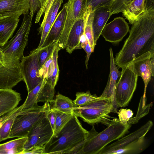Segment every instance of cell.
I'll use <instances>...</instances> for the list:
<instances>
[{"mask_svg": "<svg viewBox=\"0 0 154 154\" xmlns=\"http://www.w3.org/2000/svg\"><path fill=\"white\" fill-rule=\"evenodd\" d=\"M49 103L47 102L42 106L21 110V114L14 121L9 138L27 137L35 123L45 114Z\"/></svg>", "mask_w": 154, "mask_h": 154, "instance_id": "52a82bcc", "label": "cell"}, {"mask_svg": "<svg viewBox=\"0 0 154 154\" xmlns=\"http://www.w3.org/2000/svg\"><path fill=\"white\" fill-rule=\"evenodd\" d=\"M85 16V14L84 16L75 22L69 34L65 48L70 54L75 49H80V39L84 32Z\"/></svg>", "mask_w": 154, "mask_h": 154, "instance_id": "ac0fdd59", "label": "cell"}, {"mask_svg": "<svg viewBox=\"0 0 154 154\" xmlns=\"http://www.w3.org/2000/svg\"><path fill=\"white\" fill-rule=\"evenodd\" d=\"M126 66L143 79L144 84L142 96V107H143L146 105L147 87L152 76H154V57H151V53L146 52L136 58Z\"/></svg>", "mask_w": 154, "mask_h": 154, "instance_id": "8fae6325", "label": "cell"}, {"mask_svg": "<svg viewBox=\"0 0 154 154\" xmlns=\"http://www.w3.org/2000/svg\"><path fill=\"white\" fill-rule=\"evenodd\" d=\"M80 45L81 48H83L86 53L85 64L86 69H87L88 61L91 54L92 52V50L87 39L82 41Z\"/></svg>", "mask_w": 154, "mask_h": 154, "instance_id": "b9f144b4", "label": "cell"}, {"mask_svg": "<svg viewBox=\"0 0 154 154\" xmlns=\"http://www.w3.org/2000/svg\"><path fill=\"white\" fill-rule=\"evenodd\" d=\"M85 14L84 33L88 42L90 46L92 52H94L95 44L94 38L93 21L94 11H91L88 7Z\"/></svg>", "mask_w": 154, "mask_h": 154, "instance_id": "d4e9b609", "label": "cell"}, {"mask_svg": "<svg viewBox=\"0 0 154 154\" xmlns=\"http://www.w3.org/2000/svg\"><path fill=\"white\" fill-rule=\"evenodd\" d=\"M114 0H87V7H89L91 11L102 7L110 6Z\"/></svg>", "mask_w": 154, "mask_h": 154, "instance_id": "8d00e7d4", "label": "cell"}, {"mask_svg": "<svg viewBox=\"0 0 154 154\" xmlns=\"http://www.w3.org/2000/svg\"><path fill=\"white\" fill-rule=\"evenodd\" d=\"M58 41L41 48L38 58V67L40 69L52 54Z\"/></svg>", "mask_w": 154, "mask_h": 154, "instance_id": "1f68e13d", "label": "cell"}, {"mask_svg": "<svg viewBox=\"0 0 154 154\" xmlns=\"http://www.w3.org/2000/svg\"><path fill=\"white\" fill-rule=\"evenodd\" d=\"M153 124L149 120L134 132L117 140L104 148L98 154H138L146 148L145 137Z\"/></svg>", "mask_w": 154, "mask_h": 154, "instance_id": "5b68a950", "label": "cell"}, {"mask_svg": "<svg viewBox=\"0 0 154 154\" xmlns=\"http://www.w3.org/2000/svg\"><path fill=\"white\" fill-rule=\"evenodd\" d=\"M22 80L20 67L6 66L0 60V88L12 89Z\"/></svg>", "mask_w": 154, "mask_h": 154, "instance_id": "2e32d148", "label": "cell"}, {"mask_svg": "<svg viewBox=\"0 0 154 154\" xmlns=\"http://www.w3.org/2000/svg\"><path fill=\"white\" fill-rule=\"evenodd\" d=\"M53 134V131L46 112L44 116L34 125L27 136V140L23 151L35 146L45 145L50 140Z\"/></svg>", "mask_w": 154, "mask_h": 154, "instance_id": "7c38bea8", "label": "cell"}, {"mask_svg": "<svg viewBox=\"0 0 154 154\" xmlns=\"http://www.w3.org/2000/svg\"><path fill=\"white\" fill-rule=\"evenodd\" d=\"M145 0H134L122 12L123 15L131 24L145 11Z\"/></svg>", "mask_w": 154, "mask_h": 154, "instance_id": "7402d4cb", "label": "cell"}, {"mask_svg": "<svg viewBox=\"0 0 154 154\" xmlns=\"http://www.w3.org/2000/svg\"><path fill=\"white\" fill-rule=\"evenodd\" d=\"M110 6L100 8L94 11L93 29L94 40L96 45L105 26L111 16Z\"/></svg>", "mask_w": 154, "mask_h": 154, "instance_id": "d6986e66", "label": "cell"}, {"mask_svg": "<svg viewBox=\"0 0 154 154\" xmlns=\"http://www.w3.org/2000/svg\"><path fill=\"white\" fill-rule=\"evenodd\" d=\"M20 107V106L18 107H17L12 111L3 115L0 118V124L11 117L17 111L18 109Z\"/></svg>", "mask_w": 154, "mask_h": 154, "instance_id": "f6af8a7d", "label": "cell"}, {"mask_svg": "<svg viewBox=\"0 0 154 154\" xmlns=\"http://www.w3.org/2000/svg\"><path fill=\"white\" fill-rule=\"evenodd\" d=\"M113 106L110 97H101L83 105L74 107L73 114L90 124L102 122L113 112Z\"/></svg>", "mask_w": 154, "mask_h": 154, "instance_id": "8992f818", "label": "cell"}, {"mask_svg": "<svg viewBox=\"0 0 154 154\" xmlns=\"http://www.w3.org/2000/svg\"><path fill=\"white\" fill-rule=\"evenodd\" d=\"M21 100L20 93L12 89L0 88V117L16 108Z\"/></svg>", "mask_w": 154, "mask_h": 154, "instance_id": "e0dca14e", "label": "cell"}, {"mask_svg": "<svg viewBox=\"0 0 154 154\" xmlns=\"http://www.w3.org/2000/svg\"><path fill=\"white\" fill-rule=\"evenodd\" d=\"M21 25L14 36L0 48V60L5 66L19 67L27 45L33 17L29 13L23 14Z\"/></svg>", "mask_w": 154, "mask_h": 154, "instance_id": "277c9868", "label": "cell"}, {"mask_svg": "<svg viewBox=\"0 0 154 154\" xmlns=\"http://www.w3.org/2000/svg\"><path fill=\"white\" fill-rule=\"evenodd\" d=\"M110 56V73L108 80L102 94L101 97H110L112 101L113 106V112L117 113L114 98V92L116 82L121 76V72L119 71L116 66L114 57L113 51L111 48L109 49Z\"/></svg>", "mask_w": 154, "mask_h": 154, "instance_id": "9a60e30c", "label": "cell"}, {"mask_svg": "<svg viewBox=\"0 0 154 154\" xmlns=\"http://www.w3.org/2000/svg\"><path fill=\"white\" fill-rule=\"evenodd\" d=\"M30 5L29 14L33 17L35 14L43 6L45 0H29Z\"/></svg>", "mask_w": 154, "mask_h": 154, "instance_id": "ab89813d", "label": "cell"}, {"mask_svg": "<svg viewBox=\"0 0 154 154\" xmlns=\"http://www.w3.org/2000/svg\"><path fill=\"white\" fill-rule=\"evenodd\" d=\"M87 0H68L64 5L66 14L63 30L58 40L60 49L66 48L69 32L75 22L84 16L87 11Z\"/></svg>", "mask_w": 154, "mask_h": 154, "instance_id": "9c48e42d", "label": "cell"}, {"mask_svg": "<svg viewBox=\"0 0 154 154\" xmlns=\"http://www.w3.org/2000/svg\"><path fill=\"white\" fill-rule=\"evenodd\" d=\"M76 95V99L73 101L75 106L83 105L99 98L95 94L92 95L89 91L77 92Z\"/></svg>", "mask_w": 154, "mask_h": 154, "instance_id": "4dcf8cb0", "label": "cell"}, {"mask_svg": "<svg viewBox=\"0 0 154 154\" xmlns=\"http://www.w3.org/2000/svg\"><path fill=\"white\" fill-rule=\"evenodd\" d=\"M46 115L54 131L56 119L55 111L51 108L49 103L46 111Z\"/></svg>", "mask_w": 154, "mask_h": 154, "instance_id": "7bdbcfd3", "label": "cell"}, {"mask_svg": "<svg viewBox=\"0 0 154 154\" xmlns=\"http://www.w3.org/2000/svg\"><path fill=\"white\" fill-rule=\"evenodd\" d=\"M40 50L37 48L33 50L29 55L24 56L20 60V72L28 92L44 79L38 75V58Z\"/></svg>", "mask_w": 154, "mask_h": 154, "instance_id": "30bf717a", "label": "cell"}, {"mask_svg": "<svg viewBox=\"0 0 154 154\" xmlns=\"http://www.w3.org/2000/svg\"><path fill=\"white\" fill-rule=\"evenodd\" d=\"M54 110L56 114V119L52 136H56L59 133L73 115V112H65L58 110Z\"/></svg>", "mask_w": 154, "mask_h": 154, "instance_id": "83f0119b", "label": "cell"}, {"mask_svg": "<svg viewBox=\"0 0 154 154\" xmlns=\"http://www.w3.org/2000/svg\"><path fill=\"white\" fill-rule=\"evenodd\" d=\"M132 24L128 37L115 59L116 64L122 69L145 53L148 42L154 36V8L145 11Z\"/></svg>", "mask_w": 154, "mask_h": 154, "instance_id": "6da1fadb", "label": "cell"}, {"mask_svg": "<svg viewBox=\"0 0 154 154\" xmlns=\"http://www.w3.org/2000/svg\"><path fill=\"white\" fill-rule=\"evenodd\" d=\"M134 0H114L110 6L111 15L122 12Z\"/></svg>", "mask_w": 154, "mask_h": 154, "instance_id": "836d02e7", "label": "cell"}, {"mask_svg": "<svg viewBox=\"0 0 154 154\" xmlns=\"http://www.w3.org/2000/svg\"><path fill=\"white\" fill-rule=\"evenodd\" d=\"M60 50L58 45H57L52 53L53 61L54 64V68L52 75L49 79H47L50 82L52 87L54 88L58 80L59 70L57 63L58 52Z\"/></svg>", "mask_w": 154, "mask_h": 154, "instance_id": "f546056e", "label": "cell"}, {"mask_svg": "<svg viewBox=\"0 0 154 154\" xmlns=\"http://www.w3.org/2000/svg\"><path fill=\"white\" fill-rule=\"evenodd\" d=\"M23 104L11 117L0 124V142L9 138L11 131L16 117L21 114Z\"/></svg>", "mask_w": 154, "mask_h": 154, "instance_id": "4316f807", "label": "cell"}, {"mask_svg": "<svg viewBox=\"0 0 154 154\" xmlns=\"http://www.w3.org/2000/svg\"><path fill=\"white\" fill-rule=\"evenodd\" d=\"M45 145L35 146L29 149L23 151L21 154H45Z\"/></svg>", "mask_w": 154, "mask_h": 154, "instance_id": "ee69618b", "label": "cell"}, {"mask_svg": "<svg viewBox=\"0 0 154 154\" xmlns=\"http://www.w3.org/2000/svg\"><path fill=\"white\" fill-rule=\"evenodd\" d=\"M117 113L119 121L124 125H127L129 119L132 117L133 112L129 109H121Z\"/></svg>", "mask_w": 154, "mask_h": 154, "instance_id": "74e56055", "label": "cell"}, {"mask_svg": "<svg viewBox=\"0 0 154 154\" xmlns=\"http://www.w3.org/2000/svg\"><path fill=\"white\" fill-rule=\"evenodd\" d=\"M49 103L52 109L65 112H73V109L75 107L72 100L59 93L56 96L55 99Z\"/></svg>", "mask_w": 154, "mask_h": 154, "instance_id": "cb8c5ba5", "label": "cell"}, {"mask_svg": "<svg viewBox=\"0 0 154 154\" xmlns=\"http://www.w3.org/2000/svg\"><path fill=\"white\" fill-rule=\"evenodd\" d=\"M44 79L38 85L29 92H28L27 98L23 104L22 111H26L35 107L38 105L37 100L40 92L46 82Z\"/></svg>", "mask_w": 154, "mask_h": 154, "instance_id": "484cf974", "label": "cell"}, {"mask_svg": "<svg viewBox=\"0 0 154 154\" xmlns=\"http://www.w3.org/2000/svg\"><path fill=\"white\" fill-rule=\"evenodd\" d=\"M66 10L64 5L62 10L57 14L42 48L58 40L63 28Z\"/></svg>", "mask_w": 154, "mask_h": 154, "instance_id": "44dd1931", "label": "cell"}, {"mask_svg": "<svg viewBox=\"0 0 154 154\" xmlns=\"http://www.w3.org/2000/svg\"><path fill=\"white\" fill-rule=\"evenodd\" d=\"M145 10L154 8V0H145Z\"/></svg>", "mask_w": 154, "mask_h": 154, "instance_id": "bcb514c9", "label": "cell"}, {"mask_svg": "<svg viewBox=\"0 0 154 154\" xmlns=\"http://www.w3.org/2000/svg\"><path fill=\"white\" fill-rule=\"evenodd\" d=\"M89 131L85 129L74 114L68 123L45 145L47 154H75L85 141Z\"/></svg>", "mask_w": 154, "mask_h": 154, "instance_id": "7a4b0ae2", "label": "cell"}, {"mask_svg": "<svg viewBox=\"0 0 154 154\" xmlns=\"http://www.w3.org/2000/svg\"><path fill=\"white\" fill-rule=\"evenodd\" d=\"M54 0H45L44 4L42 7L36 13L35 18V23L39 22L42 15H44L43 21L40 25L42 26L45 22L49 10Z\"/></svg>", "mask_w": 154, "mask_h": 154, "instance_id": "d590c367", "label": "cell"}, {"mask_svg": "<svg viewBox=\"0 0 154 154\" xmlns=\"http://www.w3.org/2000/svg\"><path fill=\"white\" fill-rule=\"evenodd\" d=\"M29 0H0V19L29 13Z\"/></svg>", "mask_w": 154, "mask_h": 154, "instance_id": "5bb4252c", "label": "cell"}, {"mask_svg": "<svg viewBox=\"0 0 154 154\" xmlns=\"http://www.w3.org/2000/svg\"><path fill=\"white\" fill-rule=\"evenodd\" d=\"M27 139V137H19L0 144V154H21Z\"/></svg>", "mask_w": 154, "mask_h": 154, "instance_id": "603a6c76", "label": "cell"}, {"mask_svg": "<svg viewBox=\"0 0 154 154\" xmlns=\"http://www.w3.org/2000/svg\"><path fill=\"white\" fill-rule=\"evenodd\" d=\"M20 16L0 19V46L4 45L11 38L17 27Z\"/></svg>", "mask_w": 154, "mask_h": 154, "instance_id": "ffe728a7", "label": "cell"}, {"mask_svg": "<svg viewBox=\"0 0 154 154\" xmlns=\"http://www.w3.org/2000/svg\"><path fill=\"white\" fill-rule=\"evenodd\" d=\"M54 89L50 82L46 79V82L40 92L38 103L40 102H51L54 100Z\"/></svg>", "mask_w": 154, "mask_h": 154, "instance_id": "f1b7e54d", "label": "cell"}, {"mask_svg": "<svg viewBox=\"0 0 154 154\" xmlns=\"http://www.w3.org/2000/svg\"><path fill=\"white\" fill-rule=\"evenodd\" d=\"M129 31L128 24L125 19L118 17L105 25L101 35L106 41L118 43L122 40Z\"/></svg>", "mask_w": 154, "mask_h": 154, "instance_id": "4fadbf2b", "label": "cell"}, {"mask_svg": "<svg viewBox=\"0 0 154 154\" xmlns=\"http://www.w3.org/2000/svg\"><path fill=\"white\" fill-rule=\"evenodd\" d=\"M63 2V0H54L49 10L45 20H49L51 26L54 23L57 15L59 9Z\"/></svg>", "mask_w": 154, "mask_h": 154, "instance_id": "e575fe53", "label": "cell"}, {"mask_svg": "<svg viewBox=\"0 0 154 154\" xmlns=\"http://www.w3.org/2000/svg\"><path fill=\"white\" fill-rule=\"evenodd\" d=\"M52 54L39 69V76L43 79H46L48 77L50 66L53 61Z\"/></svg>", "mask_w": 154, "mask_h": 154, "instance_id": "60d3db41", "label": "cell"}, {"mask_svg": "<svg viewBox=\"0 0 154 154\" xmlns=\"http://www.w3.org/2000/svg\"><path fill=\"white\" fill-rule=\"evenodd\" d=\"M103 124L108 125L107 127L99 133L93 125L86 139L79 147L76 154H98L109 143L127 134L131 127L122 124L116 118L112 120L107 119Z\"/></svg>", "mask_w": 154, "mask_h": 154, "instance_id": "3957f363", "label": "cell"}, {"mask_svg": "<svg viewBox=\"0 0 154 154\" xmlns=\"http://www.w3.org/2000/svg\"><path fill=\"white\" fill-rule=\"evenodd\" d=\"M152 105V103H150L146 105L143 107L142 96L141 97L136 116L131 118L128 122L127 124L131 126L132 125L137 123L141 118L148 114Z\"/></svg>", "mask_w": 154, "mask_h": 154, "instance_id": "d6a6232c", "label": "cell"}, {"mask_svg": "<svg viewBox=\"0 0 154 154\" xmlns=\"http://www.w3.org/2000/svg\"><path fill=\"white\" fill-rule=\"evenodd\" d=\"M122 69L115 90V100L117 108L125 107L128 104L136 90L138 78L127 66Z\"/></svg>", "mask_w": 154, "mask_h": 154, "instance_id": "ba28073f", "label": "cell"}, {"mask_svg": "<svg viewBox=\"0 0 154 154\" xmlns=\"http://www.w3.org/2000/svg\"><path fill=\"white\" fill-rule=\"evenodd\" d=\"M51 26L50 21L48 20H46L42 29L41 40L39 45L36 48L37 49H40L42 48L50 31Z\"/></svg>", "mask_w": 154, "mask_h": 154, "instance_id": "f35d334b", "label": "cell"}]
</instances>
